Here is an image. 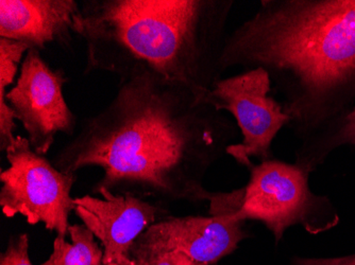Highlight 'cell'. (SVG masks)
Returning <instances> with one entry per match:
<instances>
[{
  "label": "cell",
  "instance_id": "3957f363",
  "mask_svg": "<svg viewBox=\"0 0 355 265\" xmlns=\"http://www.w3.org/2000/svg\"><path fill=\"white\" fill-rule=\"evenodd\" d=\"M233 0H87L73 33L87 45L85 73L121 81L141 73L207 93L223 79L220 57Z\"/></svg>",
  "mask_w": 355,
  "mask_h": 265
},
{
  "label": "cell",
  "instance_id": "5bb4252c",
  "mask_svg": "<svg viewBox=\"0 0 355 265\" xmlns=\"http://www.w3.org/2000/svg\"><path fill=\"white\" fill-rule=\"evenodd\" d=\"M0 265H33L29 257V238L21 234L12 237L0 256Z\"/></svg>",
  "mask_w": 355,
  "mask_h": 265
},
{
  "label": "cell",
  "instance_id": "277c9868",
  "mask_svg": "<svg viewBox=\"0 0 355 265\" xmlns=\"http://www.w3.org/2000/svg\"><path fill=\"white\" fill-rule=\"evenodd\" d=\"M245 167L249 171L246 186L228 193L232 217L262 223L276 245L292 227L319 235L340 223V214L330 199L313 192L310 173L297 163L271 158L259 163L250 161Z\"/></svg>",
  "mask_w": 355,
  "mask_h": 265
},
{
  "label": "cell",
  "instance_id": "9a60e30c",
  "mask_svg": "<svg viewBox=\"0 0 355 265\" xmlns=\"http://www.w3.org/2000/svg\"><path fill=\"white\" fill-rule=\"evenodd\" d=\"M289 263L291 265H355V254L332 258L293 256Z\"/></svg>",
  "mask_w": 355,
  "mask_h": 265
},
{
  "label": "cell",
  "instance_id": "8992f818",
  "mask_svg": "<svg viewBox=\"0 0 355 265\" xmlns=\"http://www.w3.org/2000/svg\"><path fill=\"white\" fill-rule=\"evenodd\" d=\"M6 153L10 167L0 173V206L5 217L21 215L28 224L42 223L67 238L75 208L71 192L76 174L60 171L33 150L27 137L16 136Z\"/></svg>",
  "mask_w": 355,
  "mask_h": 265
},
{
  "label": "cell",
  "instance_id": "6da1fadb",
  "mask_svg": "<svg viewBox=\"0 0 355 265\" xmlns=\"http://www.w3.org/2000/svg\"><path fill=\"white\" fill-rule=\"evenodd\" d=\"M205 93L149 73L121 81L113 100L85 119L53 163L64 173L97 167L93 193L133 194L161 204L211 202L209 169L235 143L236 123Z\"/></svg>",
  "mask_w": 355,
  "mask_h": 265
},
{
  "label": "cell",
  "instance_id": "9c48e42d",
  "mask_svg": "<svg viewBox=\"0 0 355 265\" xmlns=\"http://www.w3.org/2000/svg\"><path fill=\"white\" fill-rule=\"evenodd\" d=\"M101 199L76 197L73 212L101 241L103 264L130 258L129 253L139 236L157 221L168 217L166 205L133 194L99 190Z\"/></svg>",
  "mask_w": 355,
  "mask_h": 265
},
{
  "label": "cell",
  "instance_id": "8fae6325",
  "mask_svg": "<svg viewBox=\"0 0 355 265\" xmlns=\"http://www.w3.org/2000/svg\"><path fill=\"white\" fill-rule=\"evenodd\" d=\"M345 145L355 151V104L314 135L300 141L295 152V163L312 174L331 153Z\"/></svg>",
  "mask_w": 355,
  "mask_h": 265
},
{
  "label": "cell",
  "instance_id": "2e32d148",
  "mask_svg": "<svg viewBox=\"0 0 355 265\" xmlns=\"http://www.w3.org/2000/svg\"><path fill=\"white\" fill-rule=\"evenodd\" d=\"M145 265H203L201 263L197 262L193 259L189 258L187 255L180 252H171L162 253V254L157 255L155 258L151 259L150 261Z\"/></svg>",
  "mask_w": 355,
  "mask_h": 265
},
{
  "label": "cell",
  "instance_id": "4fadbf2b",
  "mask_svg": "<svg viewBox=\"0 0 355 265\" xmlns=\"http://www.w3.org/2000/svg\"><path fill=\"white\" fill-rule=\"evenodd\" d=\"M28 51V46L21 42L0 37V109L5 107L6 95L15 82L19 65Z\"/></svg>",
  "mask_w": 355,
  "mask_h": 265
},
{
  "label": "cell",
  "instance_id": "5b68a950",
  "mask_svg": "<svg viewBox=\"0 0 355 265\" xmlns=\"http://www.w3.org/2000/svg\"><path fill=\"white\" fill-rule=\"evenodd\" d=\"M69 82L62 69L48 65L41 51L29 49L24 57L15 84L6 95V105L0 109V150L7 151L15 140V120L27 131L35 152L46 155L55 136H73L77 118L63 95Z\"/></svg>",
  "mask_w": 355,
  "mask_h": 265
},
{
  "label": "cell",
  "instance_id": "52a82bcc",
  "mask_svg": "<svg viewBox=\"0 0 355 265\" xmlns=\"http://www.w3.org/2000/svg\"><path fill=\"white\" fill-rule=\"evenodd\" d=\"M271 89L268 73L254 68L219 80L203 97L217 111H228L235 119L243 140L231 145L227 155L244 167L252 158H275L273 140L291 122L282 103L270 95Z\"/></svg>",
  "mask_w": 355,
  "mask_h": 265
},
{
  "label": "cell",
  "instance_id": "7c38bea8",
  "mask_svg": "<svg viewBox=\"0 0 355 265\" xmlns=\"http://www.w3.org/2000/svg\"><path fill=\"white\" fill-rule=\"evenodd\" d=\"M69 236L71 242L55 237L53 253L42 265H105L103 247L85 225H71Z\"/></svg>",
  "mask_w": 355,
  "mask_h": 265
},
{
  "label": "cell",
  "instance_id": "ba28073f",
  "mask_svg": "<svg viewBox=\"0 0 355 265\" xmlns=\"http://www.w3.org/2000/svg\"><path fill=\"white\" fill-rule=\"evenodd\" d=\"M247 222L233 218L231 212L209 215H168L144 231L129 253L137 265H145L162 253H183L203 265H215L239 250L252 234Z\"/></svg>",
  "mask_w": 355,
  "mask_h": 265
},
{
  "label": "cell",
  "instance_id": "7a4b0ae2",
  "mask_svg": "<svg viewBox=\"0 0 355 265\" xmlns=\"http://www.w3.org/2000/svg\"><path fill=\"white\" fill-rule=\"evenodd\" d=\"M262 68L302 141L355 104V0H262L225 37L221 73Z\"/></svg>",
  "mask_w": 355,
  "mask_h": 265
},
{
  "label": "cell",
  "instance_id": "30bf717a",
  "mask_svg": "<svg viewBox=\"0 0 355 265\" xmlns=\"http://www.w3.org/2000/svg\"><path fill=\"white\" fill-rule=\"evenodd\" d=\"M79 10L75 0H1L0 37L39 51L53 43L67 47Z\"/></svg>",
  "mask_w": 355,
  "mask_h": 265
},
{
  "label": "cell",
  "instance_id": "e0dca14e",
  "mask_svg": "<svg viewBox=\"0 0 355 265\" xmlns=\"http://www.w3.org/2000/svg\"><path fill=\"white\" fill-rule=\"evenodd\" d=\"M107 265H137L132 259L125 258L123 260L117 261V262L110 263Z\"/></svg>",
  "mask_w": 355,
  "mask_h": 265
}]
</instances>
